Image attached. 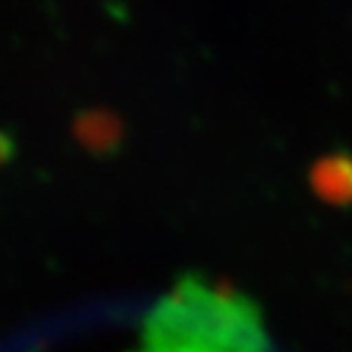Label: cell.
Wrapping results in <instances>:
<instances>
[{"label":"cell","mask_w":352,"mask_h":352,"mask_svg":"<svg viewBox=\"0 0 352 352\" xmlns=\"http://www.w3.org/2000/svg\"><path fill=\"white\" fill-rule=\"evenodd\" d=\"M316 186L320 193H325L333 201L340 198H350L352 193V164L342 160L328 162V164L318 166V176H316Z\"/></svg>","instance_id":"6da1fadb"}]
</instances>
